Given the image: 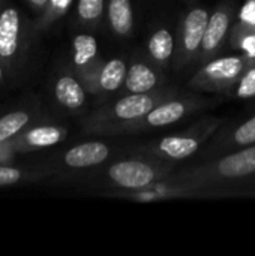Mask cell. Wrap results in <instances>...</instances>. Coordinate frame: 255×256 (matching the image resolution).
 I'll return each mask as SVG.
<instances>
[{"label":"cell","instance_id":"obj_1","mask_svg":"<svg viewBox=\"0 0 255 256\" xmlns=\"http://www.w3.org/2000/svg\"><path fill=\"white\" fill-rule=\"evenodd\" d=\"M222 118H203L180 134H173L153 140L137 148L141 156L158 159L168 164H177L192 158L206 146L216 130L222 126Z\"/></svg>","mask_w":255,"mask_h":256},{"label":"cell","instance_id":"obj_2","mask_svg":"<svg viewBox=\"0 0 255 256\" xmlns=\"http://www.w3.org/2000/svg\"><path fill=\"white\" fill-rule=\"evenodd\" d=\"M210 104H212L210 99H206L201 96H185L180 93L179 96H174L168 100L161 102L153 110H150L146 116L134 122L110 126V128L99 130L98 134L108 135V136L110 135L119 136V135H135V134L150 132L155 129L173 126L182 122L183 118H186L188 116H192L197 111L207 108Z\"/></svg>","mask_w":255,"mask_h":256},{"label":"cell","instance_id":"obj_3","mask_svg":"<svg viewBox=\"0 0 255 256\" xmlns=\"http://www.w3.org/2000/svg\"><path fill=\"white\" fill-rule=\"evenodd\" d=\"M180 92L174 87H161L147 93H126L114 102L107 104L93 116L90 126L99 132L105 128L123 124L134 122L146 116L150 110L159 105L164 100H168L174 96H179Z\"/></svg>","mask_w":255,"mask_h":256},{"label":"cell","instance_id":"obj_4","mask_svg":"<svg viewBox=\"0 0 255 256\" xmlns=\"http://www.w3.org/2000/svg\"><path fill=\"white\" fill-rule=\"evenodd\" d=\"M171 172H174V164L143 156L111 164L105 170V178L116 190H140L152 188Z\"/></svg>","mask_w":255,"mask_h":256},{"label":"cell","instance_id":"obj_5","mask_svg":"<svg viewBox=\"0 0 255 256\" xmlns=\"http://www.w3.org/2000/svg\"><path fill=\"white\" fill-rule=\"evenodd\" d=\"M255 64V58L246 54L213 57L201 64V68L188 81V88L206 93L231 92L245 70Z\"/></svg>","mask_w":255,"mask_h":256},{"label":"cell","instance_id":"obj_6","mask_svg":"<svg viewBox=\"0 0 255 256\" xmlns=\"http://www.w3.org/2000/svg\"><path fill=\"white\" fill-rule=\"evenodd\" d=\"M210 14L207 9L197 6L192 8L182 20L180 30H179V40L176 48V66L185 68L195 63L197 56L200 52L203 38L206 33V27L209 22Z\"/></svg>","mask_w":255,"mask_h":256},{"label":"cell","instance_id":"obj_7","mask_svg":"<svg viewBox=\"0 0 255 256\" xmlns=\"http://www.w3.org/2000/svg\"><path fill=\"white\" fill-rule=\"evenodd\" d=\"M249 146H255V114L237 123L221 126L206 144L204 158L210 160Z\"/></svg>","mask_w":255,"mask_h":256},{"label":"cell","instance_id":"obj_8","mask_svg":"<svg viewBox=\"0 0 255 256\" xmlns=\"http://www.w3.org/2000/svg\"><path fill=\"white\" fill-rule=\"evenodd\" d=\"M233 21V6L231 4H221L209 18L206 33L203 38V44L200 52L197 56L195 63L204 64L206 62L212 60L216 52L221 50L224 42L230 36Z\"/></svg>","mask_w":255,"mask_h":256},{"label":"cell","instance_id":"obj_9","mask_svg":"<svg viewBox=\"0 0 255 256\" xmlns=\"http://www.w3.org/2000/svg\"><path fill=\"white\" fill-rule=\"evenodd\" d=\"M162 76L161 74L147 62L135 60L128 66V74L123 84V92L126 93H147L161 88Z\"/></svg>","mask_w":255,"mask_h":256},{"label":"cell","instance_id":"obj_10","mask_svg":"<svg viewBox=\"0 0 255 256\" xmlns=\"http://www.w3.org/2000/svg\"><path fill=\"white\" fill-rule=\"evenodd\" d=\"M111 153V147L102 141H89L72 147L65 154V164L71 168H90L104 164Z\"/></svg>","mask_w":255,"mask_h":256},{"label":"cell","instance_id":"obj_11","mask_svg":"<svg viewBox=\"0 0 255 256\" xmlns=\"http://www.w3.org/2000/svg\"><path fill=\"white\" fill-rule=\"evenodd\" d=\"M126 74H128V64L125 58L122 57L111 58L99 68L96 76L93 78L92 87H95L93 90L102 93H114L123 87Z\"/></svg>","mask_w":255,"mask_h":256},{"label":"cell","instance_id":"obj_12","mask_svg":"<svg viewBox=\"0 0 255 256\" xmlns=\"http://www.w3.org/2000/svg\"><path fill=\"white\" fill-rule=\"evenodd\" d=\"M107 16L114 34L119 38H126L131 34L135 22L131 0H108Z\"/></svg>","mask_w":255,"mask_h":256},{"label":"cell","instance_id":"obj_13","mask_svg":"<svg viewBox=\"0 0 255 256\" xmlns=\"http://www.w3.org/2000/svg\"><path fill=\"white\" fill-rule=\"evenodd\" d=\"M147 51L156 66H167L176 54V39L173 33L165 27L155 30L149 38Z\"/></svg>","mask_w":255,"mask_h":256},{"label":"cell","instance_id":"obj_14","mask_svg":"<svg viewBox=\"0 0 255 256\" xmlns=\"http://www.w3.org/2000/svg\"><path fill=\"white\" fill-rule=\"evenodd\" d=\"M20 32V15L17 9L8 8L0 14V56L11 57L17 51Z\"/></svg>","mask_w":255,"mask_h":256},{"label":"cell","instance_id":"obj_15","mask_svg":"<svg viewBox=\"0 0 255 256\" xmlns=\"http://www.w3.org/2000/svg\"><path fill=\"white\" fill-rule=\"evenodd\" d=\"M56 98L57 100L69 108L78 110L86 104V92L83 86L74 76H62L56 84Z\"/></svg>","mask_w":255,"mask_h":256},{"label":"cell","instance_id":"obj_16","mask_svg":"<svg viewBox=\"0 0 255 256\" xmlns=\"http://www.w3.org/2000/svg\"><path fill=\"white\" fill-rule=\"evenodd\" d=\"M228 40L234 50H240L248 57L255 58V26L239 21L231 27Z\"/></svg>","mask_w":255,"mask_h":256},{"label":"cell","instance_id":"obj_17","mask_svg":"<svg viewBox=\"0 0 255 256\" xmlns=\"http://www.w3.org/2000/svg\"><path fill=\"white\" fill-rule=\"evenodd\" d=\"M74 63L77 68H86L95 63L98 57V42L92 34H78L74 38Z\"/></svg>","mask_w":255,"mask_h":256},{"label":"cell","instance_id":"obj_18","mask_svg":"<svg viewBox=\"0 0 255 256\" xmlns=\"http://www.w3.org/2000/svg\"><path fill=\"white\" fill-rule=\"evenodd\" d=\"M63 138V132L54 126H41L35 128L27 134L29 144L35 147H48L57 144Z\"/></svg>","mask_w":255,"mask_h":256},{"label":"cell","instance_id":"obj_19","mask_svg":"<svg viewBox=\"0 0 255 256\" xmlns=\"http://www.w3.org/2000/svg\"><path fill=\"white\" fill-rule=\"evenodd\" d=\"M29 116L23 111H15L11 112L5 117L0 118V142L17 134L24 124H27Z\"/></svg>","mask_w":255,"mask_h":256},{"label":"cell","instance_id":"obj_20","mask_svg":"<svg viewBox=\"0 0 255 256\" xmlns=\"http://www.w3.org/2000/svg\"><path fill=\"white\" fill-rule=\"evenodd\" d=\"M104 6H105L104 0H78L77 12L81 20L93 22L101 20L104 14Z\"/></svg>","mask_w":255,"mask_h":256},{"label":"cell","instance_id":"obj_21","mask_svg":"<svg viewBox=\"0 0 255 256\" xmlns=\"http://www.w3.org/2000/svg\"><path fill=\"white\" fill-rule=\"evenodd\" d=\"M233 93L237 99L255 98V64L245 70V74L240 76V80L234 86Z\"/></svg>","mask_w":255,"mask_h":256},{"label":"cell","instance_id":"obj_22","mask_svg":"<svg viewBox=\"0 0 255 256\" xmlns=\"http://www.w3.org/2000/svg\"><path fill=\"white\" fill-rule=\"evenodd\" d=\"M20 177H21L20 170L11 166H0V186L14 184L15 182L20 180Z\"/></svg>","mask_w":255,"mask_h":256},{"label":"cell","instance_id":"obj_23","mask_svg":"<svg viewBox=\"0 0 255 256\" xmlns=\"http://www.w3.org/2000/svg\"><path fill=\"white\" fill-rule=\"evenodd\" d=\"M239 18L240 21L255 26V0H246V3L240 9Z\"/></svg>","mask_w":255,"mask_h":256},{"label":"cell","instance_id":"obj_24","mask_svg":"<svg viewBox=\"0 0 255 256\" xmlns=\"http://www.w3.org/2000/svg\"><path fill=\"white\" fill-rule=\"evenodd\" d=\"M33 4H36V6H44V4H47L48 3V0H30Z\"/></svg>","mask_w":255,"mask_h":256},{"label":"cell","instance_id":"obj_25","mask_svg":"<svg viewBox=\"0 0 255 256\" xmlns=\"http://www.w3.org/2000/svg\"><path fill=\"white\" fill-rule=\"evenodd\" d=\"M0 78H2V68H0Z\"/></svg>","mask_w":255,"mask_h":256}]
</instances>
